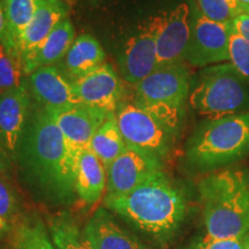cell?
Listing matches in <instances>:
<instances>
[{"mask_svg":"<svg viewBox=\"0 0 249 249\" xmlns=\"http://www.w3.org/2000/svg\"><path fill=\"white\" fill-rule=\"evenodd\" d=\"M14 163L36 200L50 205L75 200L76 160L49 112L34 102Z\"/></svg>","mask_w":249,"mask_h":249,"instance_id":"6da1fadb","label":"cell"},{"mask_svg":"<svg viewBox=\"0 0 249 249\" xmlns=\"http://www.w3.org/2000/svg\"><path fill=\"white\" fill-rule=\"evenodd\" d=\"M104 203L133 227L157 241L172 238L187 213L185 195L163 171L128 194L105 196Z\"/></svg>","mask_w":249,"mask_h":249,"instance_id":"7a4b0ae2","label":"cell"},{"mask_svg":"<svg viewBox=\"0 0 249 249\" xmlns=\"http://www.w3.org/2000/svg\"><path fill=\"white\" fill-rule=\"evenodd\" d=\"M207 238L230 239L249 232V171L231 167L198 183Z\"/></svg>","mask_w":249,"mask_h":249,"instance_id":"3957f363","label":"cell"},{"mask_svg":"<svg viewBox=\"0 0 249 249\" xmlns=\"http://www.w3.org/2000/svg\"><path fill=\"white\" fill-rule=\"evenodd\" d=\"M249 152V111L207 119L198 124L186 145L193 169L207 172L229 166Z\"/></svg>","mask_w":249,"mask_h":249,"instance_id":"277c9868","label":"cell"},{"mask_svg":"<svg viewBox=\"0 0 249 249\" xmlns=\"http://www.w3.org/2000/svg\"><path fill=\"white\" fill-rule=\"evenodd\" d=\"M188 103L208 119L244 113L249 110V86L231 62L213 65L191 83Z\"/></svg>","mask_w":249,"mask_h":249,"instance_id":"5b68a950","label":"cell"},{"mask_svg":"<svg viewBox=\"0 0 249 249\" xmlns=\"http://www.w3.org/2000/svg\"><path fill=\"white\" fill-rule=\"evenodd\" d=\"M134 88L132 101L178 134L191 91V76L185 64L157 67Z\"/></svg>","mask_w":249,"mask_h":249,"instance_id":"8992f818","label":"cell"},{"mask_svg":"<svg viewBox=\"0 0 249 249\" xmlns=\"http://www.w3.org/2000/svg\"><path fill=\"white\" fill-rule=\"evenodd\" d=\"M116 119L128 148L160 160L169 154L177 134L133 101L120 102Z\"/></svg>","mask_w":249,"mask_h":249,"instance_id":"52a82bcc","label":"cell"},{"mask_svg":"<svg viewBox=\"0 0 249 249\" xmlns=\"http://www.w3.org/2000/svg\"><path fill=\"white\" fill-rule=\"evenodd\" d=\"M191 7V38L185 62L193 67L204 68L229 61L231 24L214 22L205 18L196 5Z\"/></svg>","mask_w":249,"mask_h":249,"instance_id":"ba28073f","label":"cell"},{"mask_svg":"<svg viewBox=\"0 0 249 249\" xmlns=\"http://www.w3.org/2000/svg\"><path fill=\"white\" fill-rule=\"evenodd\" d=\"M151 18L155 24L158 67L185 64L191 38V6L181 2Z\"/></svg>","mask_w":249,"mask_h":249,"instance_id":"9c48e42d","label":"cell"},{"mask_svg":"<svg viewBox=\"0 0 249 249\" xmlns=\"http://www.w3.org/2000/svg\"><path fill=\"white\" fill-rule=\"evenodd\" d=\"M71 85L81 104L107 116L116 114L123 97V85L111 64L104 62Z\"/></svg>","mask_w":249,"mask_h":249,"instance_id":"30bf717a","label":"cell"},{"mask_svg":"<svg viewBox=\"0 0 249 249\" xmlns=\"http://www.w3.org/2000/svg\"><path fill=\"white\" fill-rule=\"evenodd\" d=\"M161 171V160L127 147L107 170V196L126 195Z\"/></svg>","mask_w":249,"mask_h":249,"instance_id":"8fae6325","label":"cell"},{"mask_svg":"<svg viewBox=\"0 0 249 249\" xmlns=\"http://www.w3.org/2000/svg\"><path fill=\"white\" fill-rule=\"evenodd\" d=\"M119 67L124 80L133 86L144 80L158 67L152 18L126 40L119 55Z\"/></svg>","mask_w":249,"mask_h":249,"instance_id":"7c38bea8","label":"cell"},{"mask_svg":"<svg viewBox=\"0 0 249 249\" xmlns=\"http://www.w3.org/2000/svg\"><path fill=\"white\" fill-rule=\"evenodd\" d=\"M46 111L61 130L68 149L75 160L81 151L89 148L93 134L110 118L103 112L83 104Z\"/></svg>","mask_w":249,"mask_h":249,"instance_id":"4fadbf2b","label":"cell"},{"mask_svg":"<svg viewBox=\"0 0 249 249\" xmlns=\"http://www.w3.org/2000/svg\"><path fill=\"white\" fill-rule=\"evenodd\" d=\"M27 87L33 101L46 110H57L81 104L71 82L55 65L39 67L34 71L27 77Z\"/></svg>","mask_w":249,"mask_h":249,"instance_id":"5bb4252c","label":"cell"},{"mask_svg":"<svg viewBox=\"0 0 249 249\" xmlns=\"http://www.w3.org/2000/svg\"><path fill=\"white\" fill-rule=\"evenodd\" d=\"M31 107L33 98L27 85L0 95V143L13 161Z\"/></svg>","mask_w":249,"mask_h":249,"instance_id":"9a60e30c","label":"cell"},{"mask_svg":"<svg viewBox=\"0 0 249 249\" xmlns=\"http://www.w3.org/2000/svg\"><path fill=\"white\" fill-rule=\"evenodd\" d=\"M68 2L59 0H42L33 20L24 30L20 43V53L27 75H29L31 64L39 48L55 26L64 18H68Z\"/></svg>","mask_w":249,"mask_h":249,"instance_id":"2e32d148","label":"cell"},{"mask_svg":"<svg viewBox=\"0 0 249 249\" xmlns=\"http://www.w3.org/2000/svg\"><path fill=\"white\" fill-rule=\"evenodd\" d=\"M82 233L91 249H150L124 231L104 208L92 214Z\"/></svg>","mask_w":249,"mask_h":249,"instance_id":"e0dca14e","label":"cell"},{"mask_svg":"<svg viewBox=\"0 0 249 249\" xmlns=\"http://www.w3.org/2000/svg\"><path fill=\"white\" fill-rule=\"evenodd\" d=\"M105 52L101 43L90 34L77 36L57 66L71 82L86 76L104 64Z\"/></svg>","mask_w":249,"mask_h":249,"instance_id":"ac0fdd59","label":"cell"},{"mask_svg":"<svg viewBox=\"0 0 249 249\" xmlns=\"http://www.w3.org/2000/svg\"><path fill=\"white\" fill-rule=\"evenodd\" d=\"M107 186V170L98 157L87 148L77 156L75 164V193L87 204L98 202Z\"/></svg>","mask_w":249,"mask_h":249,"instance_id":"d6986e66","label":"cell"},{"mask_svg":"<svg viewBox=\"0 0 249 249\" xmlns=\"http://www.w3.org/2000/svg\"><path fill=\"white\" fill-rule=\"evenodd\" d=\"M75 28L71 18H66L60 21L52 33L48 36L31 64L29 74L37 68L57 65L66 55L68 50L75 40Z\"/></svg>","mask_w":249,"mask_h":249,"instance_id":"ffe728a7","label":"cell"},{"mask_svg":"<svg viewBox=\"0 0 249 249\" xmlns=\"http://www.w3.org/2000/svg\"><path fill=\"white\" fill-rule=\"evenodd\" d=\"M89 148L102 161L105 170H107V167L123 154L127 145L120 133L116 114L107 118L99 126L93 134Z\"/></svg>","mask_w":249,"mask_h":249,"instance_id":"44dd1931","label":"cell"},{"mask_svg":"<svg viewBox=\"0 0 249 249\" xmlns=\"http://www.w3.org/2000/svg\"><path fill=\"white\" fill-rule=\"evenodd\" d=\"M9 235L11 249H55L44 223L36 216L18 218Z\"/></svg>","mask_w":249,"mask_h":249,"instance_id":"7402d4cb","label":"cell"},{"mask_svg":"<svg viewBox=\"0 0 249 249\" xmlns=\"http://www.w3.org/2000/svg\"><path fill=\"white\" fill-rule=\"evenodd\" d=\"M27 77L20 51L4 36L0 39V95L26 86Z\"/></svg>","mask_w":249,"mask_h":249,"instance_id":"603a6c76","label":"cell"},{"mask_svg":"<svg viewBox=\"0 0 249 249\" xmlns=\"http://www.w3.org/2000/svg\"><path fill=\"white\" fill-rule=\"evenodd\" d=\"M42 0H6V39L20 51L24 30L29 26Z\"/></svg>","mask_w":249,"mask_h":249,"instance_id":"cb8c5ba5","label":"cell"},{"mask_svg":"<svg viewBox=\"0 0 249 249\" xmlns=\"http://www.w3.org/2000/svg\"><path fill=\"white\" fill-rule=\"evenodd\" d=\"M48 227L55 249H91L70 213L50 217Z\"/></svg>","mask_w":249,"mask_h":249,"instance_id":"d4e9b609","label":"cell"},{"mask_svg":"<svg viewBox=\"0 0 249 249\" xmlns=\"http://www.w3.org/2000/svg\"><path fill=\"white\" fill-rule=\"evenodd\" d=\"M196 7L205 18L214 22H231L241 14H249V5L238 0H195Z\"/></svg>","mask_w":249,"mask_h":249,"instance_id":"484cf974","label":"cell"},{"mask_svg":"<svg viewBox=\"0 0 249 249\" xmlns=\"http://www.w3.org/2000/svg\"><path fill=\"white\" fill-rule=\"evenodd\" d=\"M22 202L8 174H0V218L14 224L22 217Z\"/></svg>","mask_w":249,"mask_h":249,"instance_id":"4316f807","label":"cell"},{"mask_svg":"<svg viewBox=\"0 0 249 249\" xmlns=\"http://www.w3.org/2000/svg\"><path fill=\"white\" fill-rule=\"evenodd\" d=\"M229 57V61L249 86V42L233 30L230 35Z\"/></svg>","mask_w":249,"mask_h":249,"instance_id":"83f0119b","label":"cell"},{"mask_svg":"<svg viewBox=\"0 0 249 249\" xmlns=\"http://www.w3.org/2000/svg\"><path fill=\"white\" fill-rule=\"evenodd\" d=\"M187 249H249V232L230 239H210L205 236Z\"/></svg>","mask_w":249,"mask_h":249,"instance_id":"f1b7e54d","label":"cell"},{"mask_svg":"<svg viewBox=\"0 0 249 249\" xmlns=\"http://www.w3.org/2000/svg\"><path fill=\"white\" fill-rule=\"evenodd\" d=\"M231 29L249 42V14H241L231 22Z\"/></svg>","mask_w":249,"mask_h":249,"instance_id":"f546056e","label":"cell"},{"mask_svg":"<svg viewBox=\"0 0 249 249\" xmlns=\"http://www.w3.org/2000/svg\"><path fill=\"white\" fill-rule=\"evenodd\" d=\"M13 160L0 143V174H9L13 170Z\"/></svg>","mask_w":249,"mask_h":249,"instance_id":"4dcf8cb0","label":"cell"},{"mask_svg":"<svg viewBox=\"0 0 249 249\" xmlns=\"http://www.w3.org/2000/svg\"><path fill=\"white\" fill-rule=\"evenodd\" d=\"M6 33V0H0V39Z\"/></svg>","mask_w":249,"mask_h":249,"instance_id":"1f68e13d","label":"cell"},{"mask_svg":"<svg viewBox=\"0 0 249 249\" xmlns=\"http://www.w3.org/2000/svg\"><path fill=\"white\" fill-rule=\"evenodd\" d=\"M12 227H13V224H11L7 222V220L0 218V240L4 239L5 236H7L8 234H11Z\"/></svg>","mask_w":249,"mask_h":249,"instance_id":"d6a6232c","label":"cell"},{"mask_svg":"<svg viewBox=\"0 0 249 249\" xmlns=\"http://www.w3.org/2000/svg\"><path fill=\"white\" fill-rule=\"evenodd\" d=\"M238 1L244 2V4H248L249 5V0H238Z\"/></svg>","mask_w":249,"mask_h":249,"instance_id":"836d02e7","label":"cell"},{"mask_svg":"<svg viewBox=\"0 0 249 249\" xmlns=\"http://www.w3.org/2000/svg\"><path fill=\"white\" fill-rule=\"evenodd\" d=\"M59 1H65V2H68V0H59Z\"/></svg>","mask_w":249,"mask_h":249,"instance_id":"e575fe53","label":"cell"}]
</instances>
